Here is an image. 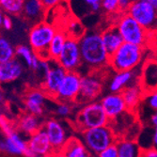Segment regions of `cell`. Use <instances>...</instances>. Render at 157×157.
I'll return each instance as SVG.
<instances>
[{
    "label": "cell",
    "instance_id": "obj_1",
    "mask_svg": "<svg viewBox=\"0 0 157 157\" xmlns=\"http://www.w3.org/2000/svg\"><path fill=\"white\" fill-rule=\"evenodd\" d=\"M82 65L88 74L92 71L103 70L109 66L110 55L104 44L102 32L88 31L79 39Z\"/></svg>",
    "mask_w": 157,
    "mask_h": 157
},
{
    "label": "cell",
    "instance_id": "obj_2",
    "mask_svg": "<svg viewBox=\"0 0 157 157\" xmlns=\"http://www.w3.org/2000/svg\"><path fill=\"white\" fill-rule=\"evenodd\" d=\"M145 47L123 42L122 45L110 56L109 67L115 72L136 70L143 59Z\"/></svg>",
    "mask_w": 157,
    "mask_h": 157
},
{
    "label": "cell",
    "instance_id": "obj_3",
    "mask_svg": "<svg viewBox=\"0 0 157 157\" xmlns=\"http://www.w3.org/2000/svg\"><path fill=\"white\" fill-rule=\"evenodd\" d=\"M115 25L119 28L124 42L146 47L151 40H153L154 33L148 31L128 13H120Z\"/></svg>",
    "mask_w": 157,
    "mask_h": 157
},
{
    "label": "cell",
    "instance_id": "obj_4",
    "mask_svg": "<svg viewBox=\"0 0 157 157\" xmlns=\"http://www.w3.org/2000/svg\"><path fill=\"white\" fill-rule=\"evenodd\" d=\"M110 119L100 102L86 104L77 113L75 125L81 132L91 128L109 125Z\"/></svg>",
    "mask_w": 157,
    "mask_h": 157
},
{
    "label": "cell",
    "instance_id": "obj_5",
    "mask_svg": "<svg viewBox=\"0 0 157 157\" xmlns=\"http://www.w3.org/2000/svg\"><path fill=\"white\" fill-rule=\"evenodd\" d=\"M56 28L46 22H40L34 25L28 32V42L32 50L42 59H50L48 48L54 39Z\"/></svg>",
    "mask_w": 157,
    "mask_h": 157
},
{
    "label": "cell",
    "instance_id": "obj_6",
    "mask_svg": "<svg viewBox=\"0 0 157 157\" xmlns=\"http://www.w3.org/2000/svg\"><path fill=\"white\" fill-rule=\"evenodd\" d=\"M81 139L91 154H99L108 146L115 144L118 136L110 125L91 128L81 132Z\"/></svg>",
    "mask_w": 157,
    "mask_h": 157
},
{
    "label": "cell",
    "instance_id": "obj_7",
    "mask_svg": "<svg viewBox=\"0 0 157 157\" xmlns=\"http://www.w3.org/2000/svg\"><path fill=\"white\" fill-rule=\"evenodd\" d=\"M127 13L148 31L157 30V10L148 0H134Z\"/></svg>",
    "mask_w": 157,
    "mask_h": 157
},
{
    "label": "cell",
    "instance_id": "obj_8",
    "mask_svg": "<svg viewBox=\"0 0 157 157\" xmlns=\"http://www.w3.org/2000/svg\"><path fill=\"white\" fill-rule=\"evenodd\" d=\"M104 86V76L102 70L92 72L82 75L80 93L76 99L79 104H88L94 102V100L102 93Z\"/></svg>",
    "mask_w": 157,
    "mask_h": 157
},
{
    "label": "cell",
    "instance_id": "obj_9",
    "mask_svg": "<svg viewBox=\"0 0 157 157\" xmlns=\"http://www.w3.org/2000/svg\"><path fill=\"white\" fill-rule=\"evenodd\" d=\"M56 62L67 72H78L82 65L79 39L68 36L64 48Z\"/></svg>",
    "mask_w": 157,
    "mask_h": 157
},
{
    "label": "cell",
    "instance_id": "obj_10",
    "mask_svg": "<svg viewBox=\"0 0 157 157\" xmlns=\"http://www.w3.org/2000/svg\"><path fill=\"white\" fill-rule=\"evenodd\" d=\"M28 149L27 140L17 128L7 135H3L0 140V150L6 156H24Z\"/></svg>",
    "mask_w": 157,
    "mask_h": 157
},
{
    "label": "cell",
    "instance_id": "obj_11",
    "mask_svg": "<svg viewBox=\"0 0 157 157\" xmlns=\"http://www.w3.org/2000/svg\"><path fill=\"white\" fill-rule=\"evenodd\" d=\"M82 75L78 72H67L55 99L59 102L76 101L80 93Z\"/></svg>",
    "mask_w": 157,
    "mask_h": 157
},
{
    "label": "cell",
    "instance_id": "obj_12",
    "mask_svg": "<svg viewBox=\"0 0 157 157\" xmlns=\"http://www.w3.org/2000/svg\"><path fill=\"white\" fill-rule=\"evenodd\" d=\"M42 127L46 131L55 153H59L69 138L72 137L68 136L64 123L60 121L52 119L47 121Z\"/></svg>",
    "mask_w": 157,
    "mask_h": 157
},
{
    "label": "cell",
    "instance_id": "obj_13",
    "mask_svg": "<svg viewBox=\"0 0 157 157\" xmlns=\"http://www.w3.org/2000/svg\"><path fill=\"white\" fill-rule=\"evenodd\" d=\"M67 74V71L56 60H52V66L42 82V90L48 97L55 98L60 85Z\"/></svg>",
    "mask_w": 157,
    "mask_h": 157
},
{
    "label": "cell",
    "instance_id": "obj_14",
    "mask_svg": "<svg viewBox=\"0 0 157 157\" xmlns=\"http://www.w3.org/2000/svg\"><path fill=\"white\" fill-rule=\"evenodd\" d=\"M28 149L39 157H51L55 154L49 137L44 127L31 135L27 139Z\"/></svg>",
    "mask_w": 157,
    "mask_h": 157
},
{
    "label": "cell",
    "instance_id": "obj_15",
    "mask_svg": "<svg viewBox=\"0 0 157 157\" xmlns=\"http://www.w3.org/2000/svg\"><path fill=\"white\" fill-rule=\"evenodd\" d=\"M100 103L103 105L110 121L117 119L128 110V107L121 93L110 92L109 94L104 96L101 99Z\"/></svg>",
    "mask_w": 157,
    "mask_h": 157
},
{
    "label": "cell",
    "instance_id": "obj_16",
    "mask_svg": "<svg viewBox=\"0 0 157 157\" xmlns=\"http://www.w3.org/2000/svg\"><path fill=\"white\" fill-rule=\"evenodd\" d=\"M136 70L133 71H122V72H116L108 85V89L113 93H121L125 88L134 83L140 82L141 73H136Z\"/></svg>",
    "mask_w": 157,
    "mask_h": 157
},
{
    "label": "cell",
    "instance_id": "obj_17",
    "mask_svg": "<svg viewBox=\"0 0 157 157\" xmlns=\"http://www.w3.org/2000/svg\"><path fill=\"white\" fill-rule=\"evenodd\" d=\"M70 6L75 15L81 19L101 10L102 0H70Z\"/></svg>",
    "mask_w": 157,
    "mask_h": 157
},
{
    "label": "cell",
    "instance_id": "obj_18",
    "mask_svg": "<svg viewBox=\"0 0 157 157\" xmlns=\"http://www.w3.org/2000/svg\"><path fill=\"white\" fill-rule=\"evenodd\" d=\"M46 8L41 0H25L22 15L34 25L40 23L45 16Z\"/></svg>",
    "mask_w": 157,
    "mask_h": 157
},
{
    "label": "cell",
    "instance_id": "obj_19",
    "mask_svg": "<svg viewBox=\"0 0 157 157\" xmlns=\"http://www.w3.org/2000/svg\"><path fill=\"white\" fill-rule=\"evenodd\" d=\"M24 72V65L19 59L15 58L5 63H0V81L10 83L18 79Z\"/></svg>",
    "mask_w": 157,
    "mask_h": 157
},
{
    "label": "cell",
    "instance_id": "obj_20",
    "mask_svg": "<svg viewBox=\"0 0 157 157\" xmlns=\"http://www.w3.org/2000/svg\"><path fill=\"white\" fill-rule=\"evenodd\" d=\"M46 96L44 91L38 90H33L28 92L25 99V105L28 113L40 117L44 113Z\"/></svg>",
    "mask_w": 157,
    "mask_h": 157
},
{
    "label": "cell",
    "instance_id": "obj_21",
    "mask_svg": "<svg viewBox=\"0 0 157 157\" xmlns=\"http://www.w3.org/2000/svg\"><path fill=\"white\" fill-rule=\"evenodd\" d=\"M144 89L142 88L140 82L134 83L130 86L125 88L121 93L123 96V99L126 103V105L128 107V110L130 111H136L142 97L144 95Z\"/></svg>",
    "mask_w": 157,
    "mask_h": 157
},
{
    "label": "cell",
    "instance_id": "obj_22",
    "mask_svg": "<svg viewBox=\"0 0 157 157\" xmlns=\"http://www.w3.org/2000/svg\"><path fill=\"white\" fill-rule=\"evenodd\" d=\"M102 38L105 49L110 56L115 53L124 42L123 38L116 25L105 28L102 32Z\"/></svg>",
    "mask_w": 157,
    "mask_h": 157
},
{
    "label": "cell",
    "instance_id": "obj_23",
    "mask_svg": "<svg viewBox=\"0 0 157 157\" xmlns=\"http://www.w3.org/2000/svg\"><path fill=\"white\" fill-rule=\"evenodd\" d=\"M64 157H90L91 153L81 138L70 137L60 152Z\"/></svg>",
    "mask_w": 157,
    "mask_h": 157
},
{
    "label": "cell",
    "instance_id": "obj_24",
    "mask_svg": "<svg viewBox=\"0 0 157 157\" xmlns=\"http://www.w3.org/2000/svg\"><path fill=\"white\" fill-rule=\"evenodd\" d=\"M140 84L145 91L157 89V61H148L142 69Z\"/></svg>",
    "mask_w": 157,
    "mask_h": 157
},
{
    "label": "cell",
    "instance_id": "obj_25",
    "mask_svg": "<svg viewBox=\"0 0 157 157\" xmlns=\"http://www.w3.org/2000/svg\"><path fill=\"white\" fill-rule=\"evenodd\" d=\"M16 128L24 136H30L31 135L36 133L39 129H40L41 124L38 116L27 113V114H24L23 116L20 117L19 121L16 123Z\"/></svg>",
    "mask_w": 157,
    "mask_h": 157
},
{
    "label": "cell",
    "instance_id": "obj_26",
    "mask_svg": "<svg viewBox=\"0 0 157 157\" xmlns=\"http://www.w3.org/2000/svg\"><path fill=\"white\" fill-rule=\"evenodd\" d=\"M116 145L118 147L120 157H141L143 151L136 139L126 137L118 138Z\"/></svg>",
    "mask_w": 157,
    "mask_h": 157
},
{
    "label": "cell",
    "instance_id": "obj_27",
    "mask_svg": "<svg viewBox=\"0 0 157 157\" xmlns=\"http://www.w3.org/2000/svg\"><path fill=\"white\" fill-rule=\"evenodd\" d=\"M141 110V117L144 115V117L149 121V111L151 113V116L154 112L157 111V89L147 90L144 92V95L142 97L141 102L136 109V111Z\"/></svg>",
    "mask_w": 157,
    "mask_h": 157
},
{
    "label": "cell",
    "instance_id": "obj_28",
    "mask_svg": "<svg viewBox=\"0 0 157 157\" xmlns=\"http://www.w3.org/2000/svg\"><path fill=\"white\" fill-rule=\"evenodd\" d=\"M68 34L62 30H58L51 41V44L48 48L49 59L52 60H58L59 56L64 48L65 42L68 39Z\"/></svg>",
    "mask_w": 157,
    "mask_h": 157
},
{
    "label": "cell",
    "instance_id": "obj_29",
    "mask_svg": "<svg viewBox=\"0 0 157 157\" xmlns=\"http://www.w3.org/2000/svg\"><path fill=\"white\" fill-rule=\"evenodd\" d=\"M16 58V48L4 37L0 39V63H5Z\"/></svg>",
    "mask_w": 157,
    "mask_h": 157
},
{
    "label": "cell",
    "instance_id": "obj_30",
    "mask_svg": "<svg viewBox=\"0 0 157 157\" xmlns=\"http://www.w3.org/2000/svg\"><path fill=\"white\" fill-rule=\"evenodd\" d=\"M154 128L151 125H146L141 130L136 137V141L142 150H147L152 148V134Z\"/></svg>",
    "mask_w": 157,
    "mask_h": 157
},
{
    "label": "cell",
    "instance_id": "obj_31",
    "mask_svg": "<svg viewBox=\"0 0 157 157\" xmlns=\"http://www.w3.org/2000/svg\"><path fill=\"white\" fill-rule=\"evenodd\" d=\"M25 0H0L2 10L10 15L22 14Z\"/></svg>",
    "mask_w": 157,
    "mask_h": 157
},
{
    "label": "cell",
    "instance_id": "obj_32",
    "mask_svg": "<svg viewBox=\"0 0 157 157\" xmlns=\"http://www.w3.org/2000/svg\"><path fill=\"white\" fill-rule=\"evenodd\" d=\"M36 53L32 50L30 46H27L25 44H20L16 47V58L21 59L28 68H30Z\"/></svg>",
    "mask_w": 157,
    "mask_h": 157
},
{
    "label": "cell",
    "instance_id": "obj_33",
    "mask_svg": "<svg viewBox=\"0 0 157 157\" xmlns=\"http://www.w3.org/2000/svg\"><path fill=\"white\" fill-rule=\"evenodd\" d=\"M120 0H102V10L108 13H118L119 12Z\"/></svg>",
    "mask_w": 157,
    "mask_h": 157
},
{
    "label": "cell",
    "instance_id": "obj_34",
    "mask_svg": "<svg viewBox=\"0 0 157 157\" xmlns=\"http://www.w3.org/2000/svg\"><path fill=\"white\" fill-rule=\"evenodd\" d=\"M71 112H72V107L67 102H59V104L56 105V114L60 118H67Z\"/></svg>",
    "mask_w": 157,
    "mask_h": 157
},
{
    "label": "cell",
    "instance_id": "obj_35",
    "mask_svg": "<svg viewBox=\"0 0 157 157\" xmlns=\"http://www.w3.org/2000/svg\"><path fill=\"white\" fill-rule=\"evenodd\" d=\"M0 126H1V131L3 135H7L14 129H16V126H14V124L10 122V121L8 120V118L4 116L3 114L1 115V119H0Z\"/></svg>",
    "mask_w": 157,
    "mask_h": 157
},
{
    "label": "cell",
    "instance_id": "obj_36",
    "mask_svg": "<svg viewBox=\"0 0 157 157\" xmlns=\"http://www.w3.org/2000/svg\"><path fill=\"white\" fill-rule=\"evenodd\" d=\"M98 156L99 157H120L118 147H117L116 143L108 146L106 149H105L104 151L100 152L98 154Z\"/></svg>",
    "mask_w": 157,
    "mask_h": 157
},
{
    "label": "cell",
    "instance_id": "obj_37",
    "mask_svg": "<svg viewBox=\"0 0 157 157\" xmlns=\"http://www.w3.org/2000/svg\"><path fill=\"white\" fill-rule=\"evenodd\" d=\"M0 23H1V25L5 30H11L12 29L13 22L8 14H2L1 19H0Z\"/></svg>",
    "mask_w": 157,
    "mask_h": 157
},
{
    "label": "cell",
    "instance_id": "obj_38",
    "mask_svg": "<svg viewBox=\"0 0 157 157\" xmlns=\"http://www.w3.org/2000/svg\"><path fill=\"white\" fill-rule=\"evenodd\" d=\"M133 2L134 0H120L119 13H127Z\"/></svg>",
    "mask_w": 157,
    "mask_h": 157
},
{
    "label": "cell",
    "instance_id": "obj_39",
    "mask_svg": "<svg viewBox=\"0 0 157 157\" xmlns=\"http://www.w3.org/2000/svg\"><path fill=\"white\" fill-rule=\"evenodd\" d=\"M141 157H157V149L151 148V149L143 150Z\"/></svg>",
    "mask_w": 157,
    "mask_h": 157
},
{
    "label": "cell",
    "instance_id": "obj_40",
    "mask_svg": "<svg viewBox=\"0 0 157 157\" xmlns=\"http://www.w3.org/2000/svg\"><path fill=\"white\" fill-rule=\"evenodd\" d=\"M60 1H61V0H41L42 4L44 5V7L46 8V10H49L51 8H54L55 6L59 4Z\"/></svg>",
    "mask_w": 157,
    "mask_h": 157
},
{
    "label": "cell",
    "instance_id": "obj_41",
    "mask_svg": "<svg viewBox=\"0 0 157 157\" xmlns=\"http://www.w3.org/2000/svg\"><path fill=\"white\" fill-rule=\"evenodd\" d=\"M147 124H148V125H151V126L153 127V128L157 127V111L154 112V113L152 114V115L150 117V119H149Z\"/></svg>",
    "mask_w": 157,
    "mask_h": 157
},
{
    "label": "cell",
    "instance_id": "obj_42",
    "mask_svg": "<svg viewBox=\"0 0 157 157\" xmlns=\"http://www.w3.org/2000/svg\"><path fill=\"white\" fill-rule=\"evenodd\" d=\"M152 148L157 149V127L153 129V134H152Z\"/></svg>",
    "mask_w": 157,
    "mask_h": 157
},
{
    "label": "cell",
    "instance_id": "obj_43",
    "mask_svg": "<svg viewBox=\"0 0 157 157\" xmlns=\"http://www.w3.org/2000/svg\"><path fill=\"white\" fill-rule=\"evenodd\" d=\"M153 41H154V44H155V53H156V56H157V30L154 32Z\"/></svg>",
    "mask_w": 157,
    "mask_h": 157
},
{
    "label": "cell",
    "instance_id": "obj_44",
    "mask_svg": "<svg viewBox=\"0 0 157 157\" xmlns=\"http://www.w3.org/2000/svg\"><path fill=\"white\" fill-rule=\"evenodd\" d=\"M148 1L153 6V8H155L157 10V0H148Z\"/></svg>",
    "mask_w": 157,
    "mask_h": 157
},
{
    "label": "cell",
    "instance_id": "obj_45",
    "mask_svg": "<svg viewBox=\"0 0 157 157\" xmlns=\"http://www.w3.org/2000/svg\"><path fill=\"white\" fill-rule=\"evenodd\" d=\"M52 157H64L61 153H55Z\"/></svg>",
    "mask_w": 157,
    "mask_h": 157
},
{
    "label": "cell",
    "instance_id": "obj_46",
    "mask_svg": "<svg viewBox=\"0 0 157 157\" xmlns=\"http://www.w3.org/2000/svg\"><path fill=\"white\" fill-rule=\"evenodd\" d=\"M90 157H99V156H98L97 154H91V155H90Z\"/></svg>",
    "mask_w": 157,
    "mask_h": 157
},
{
    "label": "cell",
    "instance_id": "obj_47",
    "mask_svg": "<svg viewBox=\"0 0 157 157\" xmlns=\"http://www.w3.org/2000/svg\"><path fill=\"white\" fill-rule=\"evenodd\" d=\"M5 157H10V156H5Z\"/></svg>",
    "mask_w": 157,
    "mask_h": 157
},
{
    "label": "cell",
    "instance_id": "obj_48",
    "mask_svg": "<svg viewBox=\"0 0 157 157\" xmlns=\"http://www.w3.org/2000/svg\"><path fill=\"white\" fill-rule=\"evenodd\" d=\"M51 157H52V156H51Z\"/></svg>",
    "mask_w": 157,
    "mask_h": 157
}]
</instances>
